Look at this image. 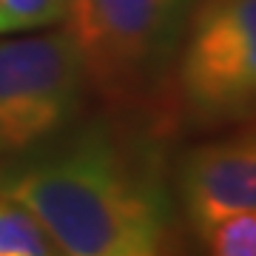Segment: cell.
<instances>
[{"mask_svg":"<svg viewBox=\"0 0 256 256\" xmlns=\"http://www.w3.org/2000/svg\"><path fill=\"white\" fill-rule=\"evenodd\" d=\"M92 88L68 32L0 43V160L43 146L74 126Z\"/></svg>","mask_w":256,"mask_h":256,"instance_id":"cell-4","label":"cell"},{"mask_svg":"<svg viewBox=\"0 0 256 256\" xmlns=\"http://www.w3.org/2000/svg\"><path fill=\"white\" fill-rule=\"evenodd\" d=\"M68 14V0H0V34L52 28Z\"/></svg>","mask_w":256,"mask_h":256,"instance_id":"cell-7","label":"cell"},{"mask_svg":"<svg viewBox=\"0 0 256 256\" xmlns=\"http://www.w3.org/2000/svg\"><path fill=\"white\" fill-rule=\"evenodd\" d=\"M0 256H23V254H0Z\"/></svg>","mask_w":256,"mask_h":256,"instance_id":"cell-9","label":"cell"},{"mask_svg":"<svg viewBox=\"0 0 256 256\" xmlns=\"http://www.w3.org/2000/svg\"><path fill=\"white\" fill-rule=\"evenodd\" d=\"M0 254L60 256V250L23 205L0 196Z\"/></svg>","mask_w":256,"mask_h":256,"instance_id":"cell-6","label":"cell"},{"mask_svg":"<svg viewBox=\"0 0 256 256\" xmlns=\"http://www.w3.org/2000/svg\"><path fill=\"white\" fill-rule=\"evenodd\" d=\"M0 196L23 205L60 256H171L176 200L154 137L94 120L12 156Z\"/></svg>","mask_w":256,"mask_h":256,"instance_id":"cell-1","label":"cell"},{"mask_svg":"<svg viewBox=\"0 0 256 256\" xmlns=\"http://www.w3.org/2000/svg\"><path fill=\"white\" fill-rule=\"evenodd\" d=\"M174 191L202 239L230 214H256V128L185 151L176 162Z\"/></svg>","mask_w":256,"mask_h":256,"instance_id":"cell-5","label":"cell"},{"mask_svg":"<svg viewBox=\"0 0 256 256\" xmlns=\"http://www.w3.org/2000/svg\"><path fill=\"white\" fill-rule=\"evenodd\" d=\"M196 0H68V34L92 88L137 102L174 66Z\"/></svg>","mask_w":256,"mask_h":256,"instance_id":"cell-2","label":"cell"},{"mask_svg":"<svg viewBox=\"0 0 256 256\" xmlns=\"http://www.w3.org/2000/svg\"><path fill=\"white\" fill-rule=\"evenodd\" d=\"M174 68L180 106L196 122L256 120V0H196Z\"/></svg>","mask_w":256,"mask_h":256,"instance_id":"cell-3","label":"cell"},{"mask_svg":"<svg viewBox=\"0 0 256 256\" xmlns=\"http://www.w3.org/2000/svg\"><path fill=\"white\" fill-rule=\"evenodd\" d=\"M208 256H256V214H230L205 234Z\"/></svg>","mask_w":256,"mask_h":256,"instance_id":"cell-8","label":"cell"}]
</instances>
